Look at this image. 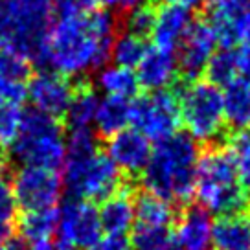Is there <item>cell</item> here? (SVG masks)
<instances>
[{
  "mask_svg": "<svg viewBox=\"0 0 250 250\" xmlns=\"http://www.w3.org/2000/svg\"><path fill=\"white\" fill-rule=\"evenodd\" d=\"M54 0H0V50L33 61L54 24Z\"/></svg>",
  "mask_w": 250,
  "mask_h": 250,
  "instance_id": "cell-5",
  "label": "cell"
},
{
  "mask_svg": "<svg viewBox=\"0 0 250 250\" xmlns=\"http://www.w3.org/2000/svg\"><path fill=\"white\" fill-rule=\"evenodd\" d=\"M100 4H102L103 8H116V4H118V0H98Z\"/></svg>",
  "mask_w": 250,
  "mask_h": 250,
  "instance_id": "cell-40",
  "label": "cell"
},
{
  "mask_svg": "<svg viewBox=\"0 0 250 250\" xmlns=\"http://www.w3.org/2000/svg\"><path fill=\"white\" fill-rule=\"evenodd\" d=\"M107 140V156L120 171L127 175L142 173L153 151L151 140L136 129H124Z\"/></svg>",
  "mask_w": 250,
  "mask_h": 250,
  "instance_id": "cell-13",
  "label": "cell"
},
{
  "mask_svg": "<svg viewBox=\"0 0 250 250\" xmlns=\"http://www.w3.org/2000/svg\"><path fill=\"white\" fill-rule=\"evenodd\" d=\"M227 151L232 156L237 180L250 199V129L235 131V134L228 142Z\"/></svg>",
  "mask_w": 250,
  "mask_h": 250,
  "instance_id": "cell-28",
  "label": "cell"
},
{
  "mask_svg": "<svg viewBox=\"0 0 250 250\" xmlns=\"http://www.w3.org/2000/svg\"><path fill=\"white\" fill-rule=\"evenodd\" d=\"M88 250H129V239H127V235L102 234V237Z\"/></svg>",
  "mask_w": 250,
  "mask_h": 250,
  "instance_id": "cell-34",
  "label": "cell"
},
{
  "mask_svg": "<svg viewBox=\"0 0 250 250\" xmlns=\"http://www.w3.org/2000/svg\"><path fill=\"white\" fill-rule=\"evenodd\" d=\"M11 189L17 206L24 211L44 210L57 206L62 193L61 175L52 169L21 166L11 173Z\"/></svg>",
  "mask_w": 250,
  "mask_h": 250,
  "instance_id": "cell-10",
  "label": "cell"
},
{
  "mask_svg": "<svg viewBox=\"0 0 250 250\" xmlns=\"http://www.w3.org/2000/svg\"><path fill=\"white\" fill-rule=\"evenodd\" d=\"M131 124L151 142L169 138L179 131L180 125L177 94L166 88L136 98L131 102Z\"/></svg>",
  "mask_w": 250,
  "mask_h": 250,
  "instance_id": "cell-9",
  "label": "cell"
},
{
  "mask_svg": "<svg viewBox=\"0 0 250 250\" xmlns=\"http://www.w3.org/2000/svg\"><path fill=\"white\" fill-rule=\"evenodd\" d=\"M0 250H6V247H4V241H0Z\"/></svg>",
  "mask_w": 250,
  "mask_h": 250,
  "instance_id": "cell-41",
  "label": "cell"
},
{
  "mask_svg": "<svg viewBox=\"0 0 250 250\" xmlns=\"http://www.w3.org/2000/svg\"><path fill=\"white\" fill-rule=\"evenodd\" d=\"M57 210L55 250H88L102 237L100 213L92 203L68 197Z\"/></svg>",
  "mask_w": 250,
  "mask_h": 250,
  "instance_id": "cell-8",
  "label": "cell"
},
{
  "mask_svg": "<svg viewBox=\"0 0 250 250\" xmlns=\"http://www.w3.org/2000/svg\"><path fill=\"white\" fill-rule=\"evenodd\" d=\"M4 247H6V250H31L30 243L26 241L22 235L17 234V232H13L9 237L4 239Z\"/></svg>",
  "mask_w": 250,
  "mask_h": 250,
  "instance_id": "cell-37",
  "label": "cell"
},
{
  "mask_svg": "<svg viewBox=\"0 0 250 250\" xmlns=\"http://www.w3.org/2000/svg\"><path fill=\"white\" fill-rule=\"evenodd\" d=\"M8 162L0 160V241L15 232L17 225V201L11 189V173Z\"/></svg>",
  "mask_w": 250,
  "mask_h": 250,
  "instance_id": "cell-27",
  "label": "cell"
},
{
  "mask_svg": "<svg viewBox=\"0 0 250 250\" xmlns=\"http://www.w3.org/2000/svg\"><path fill=\"white\" fill-rule=\"evenodd\" d=\"M66 138L61 118L30 107L22 110L17 138L6 147V162L19 166H35L59 171L64 162Z\"/></svg>",
  "mask_w": 250,
  "mask_h": 250,
  "instance_id": "cell-3",
  "label": "cell"
},
{
  "mask_svg": "<svg viewBox=\"0 0 250 250\" xmlns=\"http://www.w3.org/2000/svg\"><path fill=\"white\" fill-rule=\"evenodd\" d=\"M146 37L134 35L131 31H118V35L112 41L110 46V59L114 64L125 66V68H136V64L142 61V57L147 52Z\"/></svg>",
  "mask_w": 250,
  "mask_h": 250,
  "instance_id": "cell-26",
  "label": "cell"
},
{
  "mask_svg": "<svg viewBox=\"0 0 250 250\" xmlns=\"http://www.w3.org/2000/svg\"><path fill=\"white\" fill-rule=\"evenodd\" d=\"M204 74L210 83L217 86H227L235 79V48L215 50L204 68Z\"/></svg>",
  "mask_w": 250,
  "mask_h": 250,
  "instance_id": "cell-29",
  "label": "cell"
},
{
  "mask_svg": "<svg viewBox=\"0 0 250 250\" xmlns=\"http://www.w3.org/2000/svg\"><path fill=\"white\" fill-rule=\"evenodd\" d=\"M100 96L96 92V88L88 83H79L74 88L72 100L68 107L64 110L61 120H64V127H68L70 131L74 129H92L94 118L100 107Z\"/></svg>",
  "mask_w": 250,
  "mask_h": 250,
  "instance_id": "cell-19",
  "label": "cell"
},
{
  "mask_svg": "<svg viewBox=\"0 0 250 250\" xmlns=\"http://www.w3.org/2000/svg\"><path fill=\"white\" fill-rule=\"evenodd\" d=\"M134 213H136V223L144 225L169 227L175 221V208L171 201L149 191H144L134 201Z\"/></svg>",
  "mask_w": 250,
  "mask_h": 250,
  "instance_id": "cell-24",
  "label": "cell"
},
{
  "mask_svg": "<svg viewBox=\"0 0 250 250\" xmlns=\"http://www.w3.org/2000/svg\"><path fill=\"white\" fill-rule=\"evenodd\" d=\"M62 189L68 197L88 203H102L124 188V175L107 153H94L85 158H64L61 166Z\"/></svg>",
  "mask_w": 250,
  "mask_h": 250,
  "instance_id": "cell-7",
  "label": "cell"
},
{
  "mask_svg": "<svg viewBox=\"0 0 250 250\" xmlns=\"http://www.w3.org/2000/svg\"><path fill=\"white\" fill-rule=\"evenodd\" d=\"M98 213H100L102 230L105 234L125 235L127 232H131L136 221L133 195L124 188L118 189L116 193L102 201V208L98 210Z\"/></svg>",
  "mask_w": 250,
  "mask_h": 250,
  "instance_id": "cell-18",
  "label": "cell"
},
{
  "mask_svg": "<svg viewBox=\"0 0 250 250\" xmlns=\"http://www.w3.org/2000/svg\"><path fill=\"white\" fill-rule=\"evenodd\" d=\"M199 155V142L188 133L177 131L169 138L156 142V147H153L147 164L140 173L144 189L171 203H188L195 189Z\"/></svg>",
  "mask_w": 250,
  "mask_h": 250,
  "instance_id": "cell-2",
  "label": "cell"
},
{
  "mask_svg": "<svg viewBox=\"0 0 250 250\" xmlns=\"http://www.w3.org/2000/svg\"><path fill=\"white\" fill-rule=\"evenodd\" d=\"M118 31V19L107 8L59 17L31 64L70 79L85 78L107 64Z\"/></svg>",
  "mask_w": 250,
  "mask_h": 250,
  "instance_id": "cell-1",
  "label": "cell"
},
{
  "mask_svg": "<svg viewBox=\"0 0 250 250\" xmlns=\"http://www.w3.org/2000/svg\"><path fill=\"white\" fill-rule=\"evenodd\" d=\"M96 4H98V0H54L55 13L59 17L92 11L96 8Z\"/></svg>",
  "mask_w": 250,
  "mask_h": 250,
  "instance_id": "cell-33",
  "label": "cell"
},
{
  "mask_svg": "<svg viewBox=\"0 0 250 250\" xmlns=\"http://www.w3.org/2000/svg\"><path fill=\"white\" fill-rule=\"evenodd\" d=\"M155 2H158V4H162V2H173V4H179V6L189 9V11L204 9L206 4H208V0H155Z\"/></svg>",
  "mask_w": 250,
  "mask_h": 250,
  "instance_id": "cell-38",
  "label": "cell"
},
{
  "mask_svg": "<svg viewBox=\"0 0 250 250\" xmlns=\"http://www.w3.org/2000/svg\"><path fill=\"white\" fill-rule=\"evenodd\" d=\"M22 109L17 103L0 102V147H8L21 129Z\"/></svg>",
  "mask_w": 250,
  "mask_h": 250,
  "instance_id": "cell-31",
  "label": "cell"
},
{
  "mask_svg": "<svg viewBox=\"0 0 250 250\" xmlns=\"http://www.w3.org/2000/svg\"><path fill=\"white\" fill-rule=\"evenodd\" d=\"M76 85L70 78L55 70L41 68L37 74H31L26 81V98L31 107L46 112L54 118H62L64 110L72 100Z\"/></svg>",
  "mask_w": 250,
  "mask_h": 250,
  "instance_id": "cell-11",
  "label": "cell"
},
{
  "mask_svg": "<svg viewBox=\"0 0 250 250\" xmlns=\"http://www.w3.org/2000/svg\"><path fill=\"white\" fill-rule=\"evenodd\" d=\"M180 122L195 142L211 144L225 131V105L223 88L206 81L189 79L177 94Z\"/></svg>",
  "mask_w": 250,
  "mask_h": 250,
  "instance_id": "cell-6",
  "label": "cell"
},
{
  "mask_svg": "<svg viewBox=\"0 0 250 250\" xmlns=\"http://www.w3.org/2000/svg\"><path fill=\"white\" fill-rule=\"evenodd\" d=\"M136 79L142 88L147 92L166 90L175 83L179 76V64L177 57L169 50L162 48H147L142 61L136 64Z\"/></svg>",
  "mask_w": 250,
  "mask_h": 250,
  "instance_id": "cell-15",
  "label": "cell"
},
{
  "mask_svg": "<svg viewBox=\"0 0 250 250\" xmlns=\"http://www.w3.org/2000/svg\"><path fill=\"white\" fill-rule=\"evenodd\" d=\"M144 2H147V0H118L116 8L122 11V13H127V11H131L133 8L136 6H140Z\"/></svg>",
  "mask_w": 250,
  "mask_h": 250,
  "instance_id": "cell-39",
  "label": "cell"
},
{
  "mask_svg": "<svg viewBox=\"0 0 250 250\" xmlns=\"http://www.w3.org/2000/svg\"><path fill=\"white\" fill-rule=\"evenodd\" d=\"M193 22L191 11L173 2H162L155 9V22L151 30V39L156 48L175 52Z\"/></svg>",
  "mask_w": 250,
  "mask_h": 250,
  "instance_id": "cell-14",
  "label": "cell"
},
{
  "mask_svg": "<svg viewBox=\"0 0 250 250\" xmlns=\"http://www.w3.org/2000/svg\"><path fill=\"white\" fill-rule=\"evenodd\" d=\"M177 50L179 70L188 79H195L203 74L210 57L217 50V37L206 21H193Z\"/></svg>",
  "mask_w": 250,
  "mask_h": 250,
  "instance_id": "cell-12",
  "label": "cell"
},
{
  "mask_svg": "<svg viewBox=\"0 0 250 250\" xmlns=\"http://www.w3.org/2000/svg\"><path fill=\"white\" fill-rule=\"evenodd\" d=\"M31 76V62L19 54L0 50V78L15 81V83H26Z\"/></svg>",
  "mask_w": 250,
  "mask_h": 250,
  "instance_id": "cell-30",
  "label": "cell"
},
{
  "mask_svg": "<svg viewBox=\"0 0 250 250\" xmlns=\"http://www.w3.org/2000/svg\"><path fill=\"white\" fill-rule=\"evenodd\" d=\"M193 195L211 215L247 211L250 203L237 180L232 156L223 147H210L199 155Z\"/></svg>",
  "mask_w": 250,
  "mask_h": 250,
  "instance_id": "cell-4",
  "label": "cell"
},
{
  "mask_svg": "<svg viewBox=\"0 0 250 250\" xmlns=\"http://www.w3.org/2000/svg\"><path fill=\"white\" fill-rule=\"evenodd\" d=\"M210 250H250V213L219 215L211 227Z\"/></svg>",
  "mask_w": 250,
  "mask_h": 250,
  "instance_id": "cell-17",
  "label": "cell"
},
{
  "mask_svg": "<svg viewBox=\"0 0 250 250\" xmlns=\"http://www.w3.org/2000/svg\"><path fill=\"white\" fill-rule=\"evenodd\" d=\"M211 213L201 206H186L177 217L173 239L180 250H210Z\"/></svg>",
  "mask_w": 250,
  "mask_h": 250,
  "instance_id": "cell-16",
  "label": "cell"
},
{
  "mask_svg": "<svg viewBox=\"0 0 250 250\" xmlns=\"http://www.w3.org/2000/svg\"><path fill=\"white\" fill-rule=\"evenodd\" d=\"M57 208H44V210H30L24 211L17 219L15 230L19 235H22L30 245L42 241H52L57 227Z\"/></svg>",
  "mask_w": 250,
  "mask_h": 250,
  "instance_id": "cell-23",
  "label": "cell"
},
{
  "mask_svg": "<svg viewBox=\"0 0 250 250\" xmlns=\"http://www.w3.org/2000/svg\"><path fill=\"white\" fill-rule=\"evenodd\" d=\"M225 122L235 131L250 129V85L241 79L230 81L223 90Z\"/></svg>",
  "mask_w": 250,
  "mask_h": 250,
  "instance_id": "cell-21",
  "label": "cell"
},
{
  "mask_svg": "<svg viewBox=\"0 0 250 250\" xmlns=\"http://www.w3.org/2000/svg\"><path fill=\"white\" fill-rule=\"evenodd\" d=\"M235 79L250 85V48L247 46L235 50Z\"/></svg>",
  "mask_w": 250,
  "mask_h": 250,
  "instance_id": "cell-36",
  "label": "cell"
},
{
  "mask_svg": "<svg viewBox=\"0 0 250 250\" xmlns=\"http://www.w3.org/2000/svg\"><path fill=\"white\" fill-rule=\"evenodd\" d=\"M129 250H180L169 232V227L136 223L131 228Z\"/></svg>",
  "mask_w": 250,
  "mask_h": 250,
  "instance_id": "cell-25",
  "label": "cell"
},
{
  "mask_svg": "<svg viewBox=\"0 0 250 250\" xmlns=\"http://www.w3.org/2000/svg\"><path fill=\"white\" fill-rule=\"evenodd\" d=\"M131 124V102L124 98L105 96L100 100V107L94 118V129L96 136L100 138H110L116 133L127 129Z\"/></svg>",
  "mask_w": 250,
  "mask_h": 250,
  "instance_id": "cell-20",
  "label": "cell"
},
{
  "mask_svg": "<svg viewBox=\"0 0 250 250\" xmlns=\"http://www.w3.org/2000/svg\"><path fill=\"white\" fill-rule=\"evenodd\" d=\"M155 6L144 2L140 6L133 8L131 11L125 13V31H131L134 35L140 37H149V33L153 30V22H155Z\"/></svg>",
  "mask_w": 250,
  "mask_h": 250,
  "instance_id": "cell-32",
  "label": "cell"
},
{
  "mask_svg": "<svg viewBox=\"0 0 250 250\" xmlns=\"http://www.w3.org/2000/svg\"><path fill=\"white\" fill-rule=\"evenodd\" d=\"M234 42L235 46L241 44L250 48V6L243 11L237 22L234 24Z\"/></svg>",
  "mask_w": 250,
  "mask_h": 250,
  "instance_id": "cell-35",
  "label": "cell"
},
{
  "mask_svg": "<svg viewBox=\"0 0 250 250\" xmlns=\"http://www.w3.org/2000/svg\"><path fill=\"white\" fill-rule=\"evenodd\" d=\"M96 85L105 96L133 100L138 94V79L133 68H125L120 64H105L96 74Z\"/></svg>",
  "mask_w": 250,
  "mask_h": 250,
  "instance_id": "cell-22",
  "label": "cell"
}]
</instances>
